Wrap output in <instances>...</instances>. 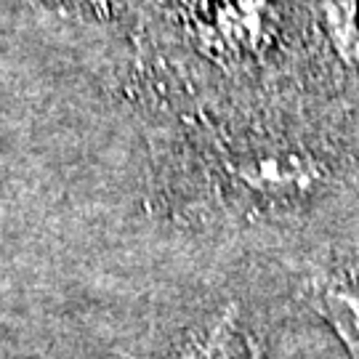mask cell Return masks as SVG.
<instances>
[{
	"label": "cell",
	"instance_id": "3",
	"mask_svg": "<svg viewBox=\"0 0 359 359\" xmlns=\"http://www.w3.org/2000/svg\"><path fill=\"white\" fill-rule=\"evenodd\" d=\"M237 306H226L203 327L192 330L168 359H237Z\"/></svg>",
	"mask_w": 359,
	"mask_h": 359
},
{
	"label": "cell",
	"instance_id": "2",
	"mask_svg": "<svg viewBox=\"0 0 359 359\" xmlns=\"http://www.w3.org/2000/svg\"><path fill=\"white\" fill-rule=\"evenodd\" d=\"M304 295L333 327L351 359H359V285L338 274H317L306 283Z\"/></svg>",
	"mask_w": 359,
	"mask_h": 359
},
{
	"label": "cell",
	"instance_id": "1",
	"mask_svg": "<svg viewBox=\"0 0 359 359\" xmlns=\"http://www.w3.org/2000/svg\"><path fill=\"white\" fill-rule=\"evenodd\" d=\"M229 170L250 192L266 197L309 194L325 181V163L306 152H290V149L248 154L234 160Z\"/></svg>",
	"mask_w": 359,
	"mask_h": 359
},
{
	"label": "cell",
	"instance_id": "4",
	"mask_svg": "<svg viewBox=\"0 0 359 359\" xmlns=\"http://www.w3.org/2000/svg\"><path fill=\"white\" fill-rule=\"evenodd\" d=\"M314 8L335 56L359 69V0H314Z\"/></svg>",
	"mask_w": 359,
	"mask_h": 359
}]
</instances>
